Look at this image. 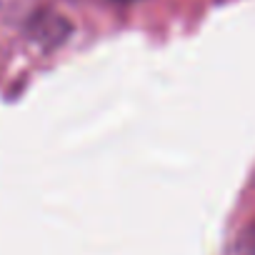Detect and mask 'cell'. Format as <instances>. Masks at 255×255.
<instances>
[{
	"label": "cell",
	"instance_id": "obj_3",
	"mask_svg": "<svg viewBox=\"0 0 255 255\" xmlns=\"http://www.w3.org/2000/svg\"><path fill=\"white\" fill-rule=\"evenodd\" d=\"M118 3H133V0H118Z\"/></svg>",
	"mask_w": 255,
	"mask_h": 255
},
{
	"label": "cell",
	"instance_id": "obj_1",
	"mask_svg": "<svg viewBox=\"0 0 255 255\" xmlns=\"http://www.w3.org/2000/svg\"><path fill=\"white\" fill-rule=\"evenodd\" d=\"M43 20H45V30H40L38 33V38L40 40H45L48 45H60L68 35H70V23L65 20V18H60V15H53V13H45V15H40Z\"/></svg>",
	"mask_w": 255,
	"mask_h": 255
},
{
	"label": "cell",
	"instance_id": "obj_2",
	"mask_svg": "<svg viewBox=\"0 0 255 255\" xmlns=\"http://www.w3.org/2000/svg\"><path fill=\"white\" fill-rule=\"evenodd\" d=\"M230 255H255V218L248 225H243V230L235 235Z\"/></svg>",
	"mask_w": 255,
	"mask_h": 255
}]
</instances>
